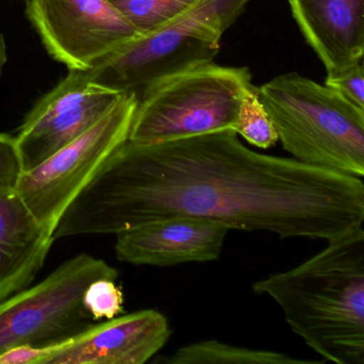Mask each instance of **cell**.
<instances>
[{
	"label": "cell",
	"mask_w": 364,
	"mask_h": 364,
	"mask_svg": "<svg viewBox=\"0 0 364 364\" xmlns=\"http://www.w3.org/2000/svg\"><path fill=\"white\" fill-rule=\"evenodd\" d=\"M237 136L127 140L68 206L55 240L116 235L170 217L327 242L363 225V178L255 152Z\"/></svg>",
	"instance_id": "obj_1"
},
{
	"label": "cell",
	"mask_w": 364,
	"mask_h": 364,
	"mask_svg": "<svg viewBox=\"0 0 364 364\" xmlns=\"http://www.w3.org/2000/svg\"><path fill=\"white\" fill-rule=\"evenodd\" d=\"M252 285L280 306L294 333L327 361L364 364V228Z\"/></svg>",
	"instance_id": "obj_2"
},
{
	"label": "cell",
	"mask_w": 364,
	"mask_h": 364,
	"mask_svg": "<svg viewBox=\"0 0 364 364\" xmlns=\"http://www.w3.org/2000/svg\"><path fill=\"white\" fill-rule=\"evenodd\" d=\"M283 149L294 159L363 178L364 109L291 72L259 88Z\"/></svg>",
	"instance_id": "obj_3"
},
{
	"label": "cell",
	"mask_w": 364,
	"mask_h": 364,
	"mask_svg": "<svg viewBox=\"0 0 364 364\" xmlns=\"http://www.w3.org/2000/svg\"><path fill=\"white\" fill-rule=\"evenodd\" d=\"M249 1L198 0L182 16L132 40L85 72L91 82L138 100L159 80L214 61L223 33Z\"/></svg>",
	"instance_id": "obj_4"
},
{
	"label": "cell",
	"mask_w": 364,
	"mask_h": 364,
	"mask_svg": "<svg viewBox=\"0 0 364 364\" xmlns=\"http://www.w3.org/2000/svg\"><path fill=\"white\" fill-rule=\"evenodd\" d=\"M251 80L248 68L223 67L214 61L163 78L138 97L129 141L154 144L235 131Z\"/></svg>",
	"instance_id": "obj_5"
},
{
	"label": "cell",
	"mask_w": 364,
	"mask_h": 364,
	"mask_svg": "<svg viewBox=\"0 0 364 364\" xmlns=\"http://www.w3.org/2000/svg\"><path fill=\"white\" fill-rule=\"evenodd\" d=\"M118 277L103 259L82 253L0 302V355L22 345L46 348L82 333L97 321L85 306V291L95 281Z\"/></svg>",
	"instance_id": "obj_6"
},
{
	"label": "cell",
	"mask_w": 364,
	"mask_h": 364,
	"mask_svg": "<svg viewBox=\"0 0 364 364\" xmlns=\"http://www.w3.org/2000/svg\"><path fill=\"white\" fill-rule=\"evenodd\" d=\"M137 105L135 95H123L91 129L37 167L23 172L16 191L36 219L53 233L68 206L110 155L129 140Z\"/></svg>",
	"instance_id": "obj_7"
},
{
	"label": "cell",
	"mask_w": 364,
	"mask_h": 364,
	"mask_svg": "<svg viewBox=\"0 0 364 364\" xmlns=\"http://www.w3.org/2000/svg\"><path fill=\"white\" fill-rule=\"evenodd\" d=\"M26 14L48 54L70 71H88L140 37L108 0H27Z\"/></svg>",
	"instance_id": "obj_8"
},
{
	"label": "cell",
	"mask_w": 364,
	"mask_h": 364,
	"mask_svg": "<svg viewBox=\"0 0 364 364\" xmlns=\"http://www.w3.org/2000/svg\"><path fill=\"white\" fill-rule=\"evenodd\" d=\"M125 93L91 82L85 71H70L31 110L16 137L24 172L88 131Z\"/></svg>",
	"instance_id": "obj_9"
},
{
	"label": "cell",
	"mask_w": 364,
	"mask_h": 364,
	"mask_svg": "<svg viewBox=\"0 0 364 364\" xmlns=\"http://www.w3.org/2000/svg\"><path fill=\"white\" fill-rule=\"evenodd\" d=\"M169 321L153 309L93 323L82 333L44 348L40 364H144L169 341Z\"/></svg>",
	"instance_id": "obj_10"
},
{
	"label": "cell",
	"mask_w": 364,
	"mask_h": 364,
	"mask_svg": "<svg viewBox=\"0 0 364 364\" xmlns=\"http://www.w3.org/2000/svg\"><path fill=\"white\" fill-rule=\"evenodd\" d=\"M230 229L223 223L170 217L116 234L120 261L133 265L167 266L216 261Z\"/></svg>",
	"instance_id": "obj_11"
},
{
	"label": "cell",
	"mask_w": 364,
	"mask_h": 364,
	"mask_svg": "<svg viewBox=\"0 0 364 364\" xmlns=\"http://www.w3.org/2000/svg\"><path fill=\"white\" fill-rule=\"evenodd\" d=\"M304 39L327 75L359 63L364 54V0H289Z\"/></svg>",
	"instance_id": "obj_12"
},
{
	"label": "cell",
	"mask_w": 364,
	"mask_h": 364,
	"mask_svg": "<svg viewBox=\"0 0 364 364\" xmlns=\"http://www.w3.org/2000/svg\"><path fill=\"white\" fill-rule=\"evenodd\" d=\"M54 242L16 189H0V302L31 287Z\"/></svg>",
	"instance_id": "obj_13"
},
{
	"label": "cell",
	"mask_w": 364,
	"mask_h": 364,
	"mask_svg": "<svg viewBox=\"0 0 364 364\" xmlns=\"http://www.w3.org/2000/svg\"><path fill=\"white\" fill-rule=\"evenodd\" d=\"M155 362L164 364H314L315 360L295 359L285 353L235 346L217 340L200 341L176 349Z\"/></svg>",
	"instance_id": "obj_14"
},
{
	"label": "cell",
	"mask_w": 364,
	"mask_h": 364,
	"mask_svg": "<svg viewBox=\"0 0 364 364\" xmlns=\"http://www.w3.org/2000/svg\"><path fill=\"white\" fill-rule=\"evenodd\" d=\"M140 36L165 26L198 0H108Z\"/></svg>",
	"instance_id": "obj_15"
},
{
	"label": "cell",
	"mask_w": 364,
	"mask_h": 364,
	"mask_svg": "<svg viewBox=\"0 0 364 364\" xmlns=\"http://www.w3.org/2000/svg\"><path fill=\"white\" fill-rule=\"evenodd\" d=\"M236 133L259 149H269L279 141L276 127L259 99V88L251 85L242 97L238 110Z\"/></svg>",
	"instance_id": "obj_16"
},
{
	"label": "cell",
	"mask_w": 364,
	"mask_h": 364,
	"mask_svg": "<svg viewBox=\"0 0 364 364\" xmlns=\"http://www.w3.org/2000/svg\"><path fill=\"white\" fill-rule=\"evenodd\" d=\"M84 304L95 321L110 319L124 311V296L116 280L101 279L89 285L85 291Z\"/></svg>",
	"instance_id": "obj_17"
},
{
	"label": "cell",
	"mask_w": 364,
	"mask_h": 364,
	"mask_svg": "<svg viewBox=\"0 0 364 364\" xmlns=\"http://www.w3.org/2000/svg\"><path fill=\"white\" fill-rule=\"evenodd\" d=\"M325 85L338 91L353 105L364 109L363 61L360 60L343 71L327 75Z\"/></svg>",
	"instance_id": "obj_18"
},
{
	"label": "cell",
	"mask_w": 364,
	"mask_h": 364,
	"mask_svg": "<svg viewBox=\"0 0 364 364\" xmlns=\"http://www.w3.org/2000/svg\"><path fill=\"white\" fill-rule=\"evenodd\" d=\"M23 172L16 137L0 134V189H16Z\"/></svg>",
	"instance_id": "obj_19"
},
{
	"label": "cell",
	"mask_w": 364,
	"mask_h": 364,
	"mask_svg": "<svg viewBox=\"0 0 364 364\" xmlns=\"http://www.w3.org/2000/svg\"><path fill=\"white\" fill-rule=\"evenodd\" d=\"M43 353L44 348L22 345L1 353L0 364H40Z\"/></svg>",
	"instance_id": "obj_20"
},
{
	"label": "cell",
	"mask_w": 364,
	"mask_h": 364,
	"mask_svg": "<svg viewBox=\"0 0 364 364\" xmlns=\"http://www.w3.org/2000/svg\"><path fill=\"white\" fill-rule=\"evenodd\" d=\"M6 63H7V50H6L5 38L0 33V74L3 72Z\"/></svg>",
	"instance_id": "obj_21"
}]
</instances>
